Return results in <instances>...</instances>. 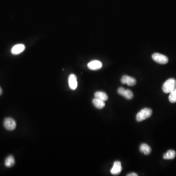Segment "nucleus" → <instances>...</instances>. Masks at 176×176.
<instances>
[{"instance_id": "4", "label": "nucleus", "mask_w": 176, "mask_h": 176, "mask_svg": "<svg viewBox=\"0 0 176 176\" xmlns=\"http://www.w3.org/2000/svg\"><path fill=\"white\" fill-rule=\"evenodd\" d=\"M4 125L6 130L12 131L16 128V123L13 119L10 117H8L4 120Z\"/></svg>"}, {"instance_id": "10", "label": "nucleus", "mask_w": 176, "mask_h": 176, "mask_svg": "<svg viewBox=\"0 0 176 176\" xmlns=\"http://www.w3.org/2000/svg\"><path fill=\"white\" fill-rule=\"evenodd\" d=\"M25 46L24 44H17L11 49V53L13 55H18L23 52L25 50Z\"/></svg>"}, {"instance_id": "5", "label": "nucleus", "mask_w": 176, "mask_h": 176, "mask_svg": "<svg viewBox=\"0 0 176 176\" xmlns=\"http://www.w3.org/2000/svg\"><path fill=\"white\" fill-rule=\"evenodd\" d=\"M117 92L119 95L123 96L124 98L129 100L132 99L134 97V95L131 90H126L123 87L119 88L118 89Z\"/></svg>"}, {"instance_id": "11", "label": "nucleus", "mask_w": 176, "mask_h": 176, "mask_svg": "<svg viewBox=\"0 0 176 176\" xmlns=\"http://www.w3.org/2000/svg\"><path fill=\"white\" fill-rule=\"evenodd\" d=\"M92 103L96 108L98 109H103L105 106V103L104 101L99 100L98 99L95 98L92 100Z\"/></svg>"}, {"instance_id": "14", "label": "nucleus", "mask_w": 176, "mask_h": 176, "mask_svg": "<svg viewBox=\"0 0 176 176\" xmlns=\"http://www.w3.org/2000/svg\"><path fill=\"white\" fill-rule=\"evenodd\" d=\"M176 156V152L174 150H169L164 154L163 158L164 160H173Z\"/></svg>"}, {"instance_id": "18", "label": "nucleus", "mask_w": 176, "mask_h": 176, "mask_svg": "<svg viewBox=\"0 0 176 176\" xmlns=\"http://www.w3.org/2000/svg\"><path fill=\"white\" fill-rule=\"evenodd\" d=\"M2 90L1 88L0 87V95H1L2 94Z\"/></svg>"}, {"instance_id": "1", "label": "nucleus", "mask_w": 176, "mask_h": 176, "mask_svg": "<svg viewBox=\"0 0 176 176\" xmlns=\"http://www.w3.org/2000/svg\"><path fill=\"white\" fill-rule=\"evenodd\" d=\"M176 88V79L174 78H170L166 80L162 86V91L164 93L168 94Z\"/></svg>"}, {"instance_id": "17", "label": "nucleus", "mask_w": 176, "mask_h": 176, "mask_svg": "<svg viewBox=\"0 0 176 176\" xmlns=\"http://www.w3.org/2000/svg\"><path fill=\"white\" fill-rule=\"evenodd\" d=\"M127 176H137V174L135 173H129L127 175Z\"/></svg>"}, {"instance_id": "15", "label": "nucleus", "mask_w": 176, "mask_h": 176, "mask_svg": "<svg viewBox=\"0 0 176 176\" xmlns=\"http://www.w3.org/2000/svg\"><path fill=\"white\" fill-rule=\"evenodd\" d=\"M15 160L12 155H10L6 157L5 159V164L7 167H11L15 164Z\"/></svg>"}, {"instance_id": "7", "label": "nucleus", "mask_w": 176, "mask_h": 176, "mask_svg": "<svg viewBox=\"0 0 176 176\" xmlns=\"http://www.w3.org/2000/svg\"><path fill=\"white\" fill-rule=\"evenodd\" d=\"M87 66L90 70L96 71L102 67V63L98 60H92L88 64Z\"/></svg>"}, {"instance_id": "2", "label": "nucleus", "mask_w": 176, "mask_h": 176, "mask_svg": "<svg viewBox=\"0 0 176 176\" xmlns=\"http://www.w3.org/2000/svg\"><path fill=\"white\" fill-rule=\"evenodd\" d=\"M152 112V110L150 108H145L144 109H142L136 115V120L138 122H141L148 119L151 116Z\"/></svg>"}, {"instance_id": "12", "label": "nucleus", "mask_w": 176, "mask_h": 176, "mask_svg": "<svg viewBox=\"0 0 176 176\" xmlns=\"http://www.w3.org/2000/svg\"><path fill=\"white\" fill-rule=\"evenodd\" d=\"M95 97L96 98L103 101H107L108 99V96L105 92L103 91H97L95 94Z\"/></svg>"}, {"instance_id": "3", "label": "nucleus", "mask_w": 176, "mask_h": 176, "mask_svg": "<svg viewBox=\"0 0 176 176\" xmlns=\"http://www.w3.org/2000/svg\"><path fill=\"white\" fill-rule=\"evenodd\" d=\"M152 58L154 61L158 64H166L168 62V58L165 55L159 53H155L152 55Z\"/></svg>"}, {"instance_id": "6", "label": "nucleus", "mask_w": 176, "mask_h": 176, "mask_svg": "<svg viewBox=\"0 0 176 176\" xmlns=\"http://www.w3.org/2000/svg\"><path fill=\"white\" fill-rule=\"evenodd\" d=\"M123 84H127L129 86H134L136 84V80L134 78L127 75H124L121 79Z\"/></svg>"}, {"instance_id": "9", "label": "nucleus", "mask_w": 176, "mask_h": 176, "mask_svg": "<svg viewBox=\"0 0 176 176\" xmlns=\"http://www.w3.org/2000/svg\"><path fill=\"white\" fill-rule=\"evenodd\" d=\"M69 85L71 89L72 90H76L78 87V81H77V77L74 74H71L70 75L68 79Z\"/></svg>"}, {"instance_id": "8", "label": "nucleus", "mask_w": 176, "mask_h": 176, "mask_svg": "<svg viewBox=\"0 0 176 176\" xmlns=\"http://www.w3.org/2000/svg\"><path fill=\"white\" fill-rule=\"evenodd\" d=\"M122 169L121 162L116 161L114 163L112 168L111 169V173L113 175H119L121 173Z\"/></svg>"}, {"instance_id": "13", "label": "nucleus", "mask_w": 176, "mask_h": 176, "mask_svg": "<svg viewBox=\"0 0 176 176\" xmlns=\"http://www.w3.org/2000/svg\"><path fill=\"white\" fill-rule=\"evenodd\" d=\"M140 151L146 155H148L151 153V148L150 146L145 143H143L140 146Z\"/></svg>"}, {"instance_id": "16", "label": "nucleus", "mask_w": 176, "mask_h": 176, "mask_svg": "<svg viewBox=\"0 0 176 176\" xmlns=\"http://www.w3.org/2000/svg\"><path fill=\"white\" fill-rule=\"evenodd\" d=\"M169 100L172 103L176 102V88L170 92L169 96Z\"/></svg>"}]
</instances>
